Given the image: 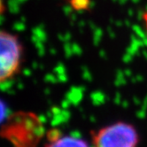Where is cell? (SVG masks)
<instances>
[{
  "label": "cell",
  "instance_id": "obj_1",
  "mask_svg": "<svg viewBox=\"0 0 147 147\" xmlns=\"http://www.w3.org/2000/svg\"><path fill=\"white\" fill-rule=\"evenodd\" d=\"M45 133L40 118L30 112H16L2 123V138L13 147H37Z\"/></svg>",
  "mask_w": 147,
  "mask_h": 147
},
{
  "label": "cell",
  "instance_id": "obj_2",
  "mask_svg": "<svg viewBox=\"0 0 147 147\" xmlns=\"http://www.w3.org/2000/svg\"><path fill=\"white\" fill-rule=\"evenodd\" d=\"M92 147H138L139 134L129 122L119 121L91 131Z\"/></svg>",
  "mask_w": 147,
  "mask_h": 147
},
{
  "label": "cell",
  "instance_id": "obj_3",
  "mask_svg": "<svg viewBox=\"0 0 147 147\" xmlns=\"http://www.w3.org/2000/svg\"><path fill=\"white\" fill-rule=\"evenodd\" d=\"M0 82L4 83L20 72L23 51L18 36L5 30L0 33Z\"/></svg>",
  "mask_w": 147,
  "mask_h": 147
},
{
  "label": "cell",
  "instance_id": "obj_4",
  "mask_svg": "<svg viewBox=\"0 0 147 147\" xmlns=\"http://www.w3.org/2000/svg\"><path fill=\"white\" fill-rule=\"evenodd\" d=\"M45 147H90V145L82 138L61 134L55 139L47 140Z\"/></svg>",
  "mask_w": 147,
  "mask_h": 147
},
{
  "label": "cell",
  "instance_id": "obj_5",
  "mask_svg": "<svg viewBox=\"0 0 147 147\" xmlns=\"http://www.w3.org/2000/svg\"><path fill=\"white\" fill-rule=\"evenodd\" d=\"M90 0H71V5L76 10H84L88 8Z\"/></svg>",
  "mask_w": 147,
  "mask_h": 147
},
{
  "label": "cell",
  "instance_id": "obj_6",
  "mask_svg": "<svg viewBox=\"0 0 147 147\" xmlns=\"http://www.w3.org/2000/svg\"><path fill=\"white\" fill-rule=\"evenodd\" d=\"M144 22H145V25H146V28H147V15H144Z\"/></svg>",
  "mask_w": 147,
  "mask_h": 147
}]
</instances>
